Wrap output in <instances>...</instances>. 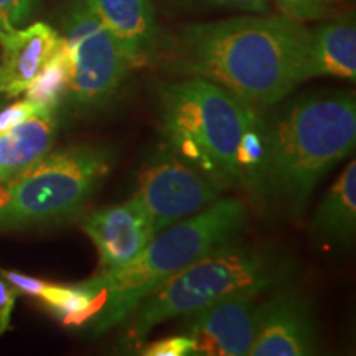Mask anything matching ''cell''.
Returning a JSON list of instances; mask_svg holds the SVG:
<instances>
[{
  "label": "cell",
  "instance_id": "8992f818",
  "mask_svg": "<svg viewBox=\"0 0 356 356\" xmlns=\"http://www.w3.org/2000/svg\"><path fill=\"white\" fill-rule=\"evenodd\" d=\"M113 168L101 145L48 152L0 184V231L50 226L78 216Z\"/></svg>",
  "mask_w": 356,
  "mask_h": 356
},
{
  "label": "cell",
  "instance_id": "cb8c5ba5",
  "mask_svg": "<svg viewBox=\"0 0 356 356\" xmlns=\"http://www.w3.org/2000/svg\"><path fill=\"white\" fill-rule=\"evenodd\" d=\"M20 293L19 289L0 275V335H3L10 328L12 312Z\"/></svg>",
  "mask_w": 356,
  "mask_h": 356
},
{
  "label": "cell",
  "instance_id": "603a6c76",
  "mask_svg": "<svg viewBox=\"0 0 356 356\" xmlns=\"http://www.w3.org/2000/svg\"><path fill=\"white\" fill-rule=\"evenodd\" d=\"M42 108H44V106H38L29 99L13 102L8 108L0 111V132L7 131V129L15 126V124L25 121L26 118L33 115Z\"/></svg>",
  "mask_w": 356,
  "mask_h": 356
},
{
  "label": "cell",
  "instance_id": "d6986e66",
  "mask_svg": "<svg viewBox=\"0 0 356 356\" xmlns=\"http://www.w3.org/2000/svg\"><path fill=\"white\" fill-rule=\"evenodd\" d=\"M341 0H273L279 13L289 19L300 22L327 19L337 13Z\"/></svg>",
  "mask_w": 356,
  "mask_h": 356
},
{
  "label": "cell",
  "instance_id": "7a4b0ae2",
  "mask_svg": "<svg viewBox=\"0 0 356 356\" xmlns=\"http://www.w3.org/2000/svg\"><path fill=\"white\" fill-rule=\"evenodd\" d=\"M310 35L282 13H248L180 26L157 56L173 73L204 78L267 109L305 81Z\"/></svg>",
  "mask_w": 356,
  "mask_h": 356
},
{
  "label": "cell",
  "instance_id": "9c48e42d",
  "mask_svg": "<svg viewBox=\"0 0 356 356\" xmlns=\"http://www.w3.org/2000/svg\"><path fill=\"white\" fill-rule=\"evenodd\" d=\"M259 292L241 291L221 297L186 317V335L197 355L246 356L251 353L262 318Z\"/></svg>",
  "mask_w": 356,
  "mask_h": 356
},
{
  "label": "cell",
  "instance_id": "3957f363",
  "mask_svg": "<svg viewBox=\"0 0 356 356\" xmlns=\"http://www.w3.org/2000/svg\"><path fill=\"white\" fill-rule=\"evenodd\" d=\"M246 222L241 200L218 198L197 215L155 234L131 264L84 280L101 296L99 310L88 322L92 333L99 337L122 323L149 293L185 267L215 249L239 241Z\"/></svg>",
  "mask_w": 356,
  "mask_h": 356
},
{
  "label": "cell",
  "instance_id": "ba28073f",
  "mask_svg": "<svg viewBox=\"0 0 356 356\" xmlns=\"http://www.w3.org/2000/svg\"><path fill=\"white\" fill-rule=\"evenodd\" d=\"M221 190L220 184L165 144L142 163L134 197L145 208L157 234L210 207L220 198Z\"/></svg>",
  "mask_w": 356,
  "mask_h": 356
},
{
  "label": "cell",
  "instance_id": "7c38bea8",
  "mask_svg": "<svg viewBox=\"0 0 356 356\" xmlns=\"http://www.w3.org/2000/svg\"><path fill=\"white\" fill-rule=\"evenodd\" d=\"M60 40L61 35L43 22L0 32V95H24L56 51Z\"/></svg>",
  "mask_w": 356,
  "mask_h": 356
},
{
  "label": "cell",
  "instance_id": "8fae6325",
  "mask_svg": "<svg viewBox=\"0 0 356 356\" xmlns=\"http://www.w3.org/2000/svg\"><path fill=\"white\" fill-rule=\"evenodd\" d=\"M317 350L312 302L296 291H279L262 302L259 333L251 356H309Z\"/></svg>",
  "mask_w": 356,
  "mask_h": 356
},
{
  "label": "cell",
  "instance_id": "ac0fdd59",
  "mask_svg": "<svg viewBox=\"0 0 356 356\" xmlns=\"http://www.w3.org/2000/svg\"><path fill=\"white\" fill-rule=\"evenodd\" d=\"M71 74H73V51L68 42L61 37L56 51L47 61L32 84L26 88L25 99L38 106H44V108L56 109L58 102L68 91Z\"/></svg>",
  "mask_w": 356,
  "mask_h": 356
},
{
  "label": "cell",
  "instance_id": "52a82bcc",
  "mask_svg": "<svg viewBox=\"0 0 356 356\" xmlns=\"http://www.w3.org/2000/svg\"><path fill=\"white\" fill-rule=\"evenodd\" d=\"M61 37L73 51V74L66 91L71 106L89 113L113 101L134 66L88 0H70Z\"/></svg>",
  "mask_w": 356,
  "mask_h": 356
},
{
  "label": "cell",
  "instance_id": "4fadbf2b",
  "mask_svg": "<svg viewBox=\"0 0 356 356\" xmlns=\"http://www.w3.org/2000/svg\"><path fill=\"white\" fill-rule=\"evenodd\" d=\"M121 43L134 70L157 58L163 40L152 0H88Z\"/></svg>",
  "mask_w": 356,
  "mask_h": 356
},
{
  "label": "cell",
  "instance_id": "d4e9b609",
  "mask_svg": "<svg viewBox=\"0 0 356 356\" xmlns=\"http://www.w3.org/2000/svg\"><path fill=\"white\" fill-rule=\"evenodd\" d=\"M345 2H346V3H351V2H355V0H345Z\"/></svg>",
  "mask_w": 356,
  "mask_h": 356
},
{
  "label": "cell",
  "instance_id": "44dd1931",
  "mask_svg": "<svg viewBox=\"0 0 356 356\" xmlns=\"http://www.w3.org/2000/svg\"><path fill=\"white\" fill-rule=\"evenodd\" d=\"M139 353L142 356H188L197 355V346L193 338L185 333V335L168 337L154 343H147L140 346Z\"/></svg>",
  "mask_w": 356,
  "mask_h": 356
},
{
  "label": "cell",
  "instance_id": "30bf717a",
  "mask_svg": "<svg viewBox=\"0 0 356 356\" xmlns=\"http://www.w3.org/2000/svg\"><path fill=\"white\" fill-rule=\"evenodd\" d=\"M81 229L97 249L96 274L114 273L131 264L155 236L152 220L136 197L89 213L83 218Z\"/></svg>",
  "mask_w": 356,
  "mask_h": 356
},
{
  "label": "cell",
  "instance_id": "6da1fadb",
  "mask_svg": "<svg viewBox=\"0 0 356 356\" xmlns=\"http://www.w3.org/2000/svg\"><path fill=\"white\" fill-rule=\"evenodd\" d=\"M270 108L259 109L261 155L241 181L266 213L299 220L320 181L353 154L355 92H305Z\"/></svg>",
  "mask_w": 356,
  "mask_h": 356
},
{
  "label": "cell",
  "instance_id": "277c9868",
  "mask_svg": "<svg viewBox=\"0 0 356 356\" xmlns=\"http://www.w3.org/2000/svg\"><path fill=\"white\" fill-rule=\"evenodd\" d=\"M157 97L167 145L222 188L241 181L239 145L259 109L198 76L157 84Z\"/></svg>",
  "mask_w": 356,
  "mask_h": 356
},
{
  "label": "cell",
  "instance_id": "5b68a950",
  "mask_svg": "<svg viewBox=\"0 0 356 356\" xmlns=\"http://www.w3.org/2000/svg\"><path fill=\"white\" fill-rule=\"evenodd\" d=\"M293 273L286 257L270 249L238 244L215 249L163 282L132 314L122 337L126 350H139L155 327L193 314L229 293L266 292L282 286Z\"/></svg>",
  "mask_w": 356,
  "mask_h": 356
},
{
  "label": "cell",
  "instance_id": "9a60e30c",
  "mask_svg": "<svg viewBox=\"0 0 356 356\" xmlns=\"http://www.w3.org/2000/svg\"><path fill=\"white\" fill-rule=\"evenodd\" d=\"M55 113V108H42L0 132V184L50 152L58 127Z\"/></svg>",
  "mask_w": 356,
  "mask_h": 356
},
{
  "label": "cell",
  "instance_id": "5bb4252c",
  "mask_svg": "<svg viewBox=\"0 0 356 356\" xmlns=\"http://www.w3.org/2000/svg\"><path fill=\"white\" fill-rule=\"evenodd\" d=\"M312 78L356 79V22L355 12L345 10L312 30L305 81Z\"/></svg>",
  "mask_w": 356,
  "mask_h": 356
},
{
  "label": "cell",
  "instance_id": "e0dca14e",
  "mask_svg": "<svg viewBox=\"0 0 356 356\" xmlns=\"http://www.w3.org/2000/svg\"><path fill=\"white\" fill-rule=\"evenodd\" d=\"M35 297L55 312L66 325L88 323L101 307L99 292L84 282L63 286L43 280Z\"/></svg>",
  "mask_w": 356,
  "mask_h": 356
},
{
  "label": "cell",
  "instance_id": "7402d4cb",
  "mask_svg": "<svg viewBox=\"0 0 356 356\" xmlns=\"http://www.w3.org/2000/svg\"><path fill=\"white\" fill-rule=\"evenodd\" d=\"M35 7L37 0H0V32L24 26Z\"/></svg>",
  "mask_w": 356,
  "mask_h": 356
},
{
  "label": "cell",
  "instance_id": "ffe728a7",
  "mask_svg": "<svg viewBox=\"0 0 356 356\" xmlns=\"http://www.w3.org/2000/svg\"><path fill=\"white\" fill-rule=\"evenodd\" d=\"M177 8L188 10H233L243 13H269L270 0H167Z\"/></svg>",
  "mask_w": 356,
  "mask_h": 356
},
{
  "label": "cell",
  "instance_id": "2e32d148",
  "mask_svg": "<svg viewBox=\"0 0 356 356\" xmlns=\"http://www.w3.org/2000/svg\"><path fill=\"white\" fill-rule=\"evenodd\" d=\"M320 243L351 246L356 234V163L351 160L320 202L312 221Z\"/></svg>",
  "mask_w": 356,
  "mask_h": 356
}]
</instances>
